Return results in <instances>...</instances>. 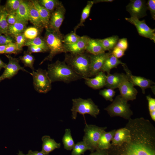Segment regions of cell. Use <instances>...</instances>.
<instances>
[{
	"label": "cell",
	"instance_id": "6da1fadb",
	"mask_svg": "<svg viewBox=\"0 0 155 155\" xmlns=\"http://www.w3.org/2000/svg\"><path fill=\"white\" fill-rule=\"evenodd\" d=\"M47 71L52 82L59 81L68 83L82 78L64 61L57 60L49 64Z\"/></svg>",
	"mask_w": 155,
	"mask_h": 155
},
{
	"label": "cell",
	"instance_id": "7a4b0ae2",
	"mask_svg": "<svg viewBox=\"0 0 155 155\" xmlns=\"http://www.w3.org/2000/svg\"><path fill=\"white\" fill-rule=\"evenodd\" d=\"M65 53L64 61L66 63L82 78H89L90 55L85 52Z\"/></svg>",
	"mask_w": 155,
	"mask_h": 155
},
{
	"label": "cell",
	"instance_id": "3957f363",
	"mask_svg": "<svg viewBox=\"0 0 155 155\" xmlns=\"http://www.w3.org/2000/svg\"><path fill=\"white\" fill-rule=\"evenodd\" d=\"M44 39L49 49V53L42 61L40 65L46 61L52 60L57 55L64 53V44L63 42V36L60 32H57L48 27L45 28Z\"/></svg>",
	"mask_w": 155,
	"mask_h": 155
},
{
	"label": "cell",
	"instance_id": "277c9868",
	"mask_svg": "<svg viewBox=\"0 0 155 155\" xmlns=\"http://www.w3.org/2000/svg\"><path fill=\"white\" fill-rule=\"evenodd\" d=\"M73 106L71 111L72 117L75 119L77 113L82 115L84 117L85 114H88L96 118L100 113V109L90 98L83 99L80 98L72 100Z\"/></svg>",
	"mask_w": 155,
	"mask_h": 155
},
{
	"label": "cell",
	"instance_id": "5b68a950",
	"mask_svg": "<svg viewBox=\"0 0 155 155\" xmlns=\"http://www.w3.org/2000/svg\"><path fill=\"white\" fill-rule=\"evenodd\" d=\"M127 102L120 95H118L104 110L111 117H119L129 120L131 118L133 112Z\"/></svg>",
	"mask_w": 155,
	"mask_h": 155
},
{
	"label": "cell",
	"instance_id": "8992f818",
	"mask_svg": "<svg viewBox=\"0 0 155 155\" xmlns=\"http://www.w3.org/2000/svg\"><path fill=\"white\" fill-rule=\"evenodd\" d=\"M106 129V127H99L95 125H88L86 123L83 141L88 147V150L91 152L96 149L100 138Z\"/></svg>",
	"mask_w": 155,
	"mask_h": 155
},
{
	"label": "cell",
	"instance_id": "52a82bcc",
	"mask_svg": "<svg viewBox=\"0 0 155 155\" xmlns=\"http://www.w3.org/2000/svg\"><path fill=\"white\" fill-rule=\"evenodd\" d=\"M30 74L32 77L34 88L37 92L46 94L51 90L52 82L47 70L39 68Z\"/></svg>",
	"mask_w": 155,
	"mask_h": 155
},
{
	"label": "cell",
	"instance_id": "ba28073f",
	"mask_svg": "<svg viewBox=\"0 0 155 155\" xmlns=\"http://www.w3.org/2000/svg\"><path fill=\"white\" fill-rule=\"evenodd\" d=\"M8 59V63L5 68L2 74L0 76V82L6 79H10L16 75L20 70L29 73L24 67L20 66L19 60L9 55L5 54Z\"/></svg>",
	"mask_w": 155,
	"mask_h": 155
},
{
	"label": "cell",
	"instance_id": "9c48e42d",
	"mask_svg": "<svg viewBox=\"0 0 155 155\" xmlns=\"http://www.w3.org/2000/svg\"><path fill=\"white\" fill-rule=\"evenodd\" d=\"M125 20L135 26L140 35L155 41V29L150 28L145 22V20H140L135 17L125 18Z\"/></svg>",
	"mask_w": 155,
	"mask_h": 155
},
{
	"label": "cell",
	"instance_id": "30bf717a",
	"mask_svg": "<svg viewBox=\"0 0 155 155\" xmlns=\"http://www.w3.org/2000/svg\"><path fill=\"white\" fill-rule=\"evenodd\" d=\"M118 88L121 97L128 101L136 99L138 93L134 85L128 79L126 74H124L122 81Z\"/></svg>",
	"mask_w": 155,
	"mask_h": 155
},
{
	"label": "cell",
	"instance_id": "8fae6325",
	"mask_svg": "<svg viewBox=\"0 0 155 155\" xmlns=\"http://www.w3.org/2000/svg\"><path fill=\"white\" fill-rule=\"evenodd\" d=\"M147 7L146 1L143 0H131L126 6V10L131 17L138 19L147 15Z\"/></svg>",
	"mask_w": 155,
	"mask_h": 155
},
{
	"label": "cell",
	"instance_id": "7c38bea8",
	"mask_svg": "<svg viewBox=\"0 0 155 155\" xmlns=\"http://www.w3.org/2000/svg\"><path fill=\"white\" fill-rule=\"evenodd\" d=\"M111 54V52H108L96 55H90L89 78L95 76L101 71L105 60Z\"/></svg>",
	"mask_w": 155,
	"mask_h": 155
},
{
	"label": "cell",
	"instance_id": "4fadbf2b",
	"mask_svg": "<svg viewBox=\"0 0 155 155\" xmlns=\"http://www.w3.org/2000/svg\"><path fill=\"white\" fill-rule=\"evenodd\" d=\"M126 73V75L128 80L135 86L140 88L143 94H145V90L152 87L154 83L151 80L145 78L133 75L125 63L122 65Z\"/></svg>",
	"mask_w": 155,
	"mask_h": 155
},
{
	"label": "cell",
	"instance_id": "5bb4252c",
	"mask_svg": "<svg viewBox=\"0 0 155 155\" xmlns=\"http://www.w3.org/2000/svg\"><path fill=\"white\" fill-rule=\"evenodd\" d=\"M66 9L62 4L51 13L48 27L60 32V28L64 18Z\"/></svg>",
	"mask_w": 155,
	"mask_h": 155
},
{
	"label": "cell",
	"instance_id": "9a60e30c",
	"mask_svg": "<svg viewBox=\"0 0 155 155\" xmlns=\"http://www.w3.org/2000/svg\"><path fill=\"white\" fill-rule=\"evenodd\" d=\"M90 38L86 36L81 37L76 42L71 44H64V53L77 54L85 52Z\"/></svg>",
	"mask_w": 155,
	"mask_h": 155
},
{
	"label": "cell",
	"instance_id": "2e32d148",
	"mask_svg": "<svg viewBox=\"0 0 155 155\" xmlns=\"http://www.w3.org/2000/svg\"><path fill=\"white\" fill-rule=\"evenodd\" d=\"M94 78H83L85 84L88 87L94 89H99L105 86L106 75L105 72L100 71Z\"/></svg>",
	"mask_w": 155,
	"mask_h": 155
},
{
	"label": "cell",
	"instance_id": "e0dca14e",
	"mask_svg": "<svg viewBox=\"0 0 155 155\" xmlns=\"http://www.w3.org/2000/svg\"><path fill=\"white\" fill-rule=\"evenodd\" d=\"M29 9V21L40 30L44 28L39 14L31 0L27 1Z\"/></svg>",
	"mask_w": 155,
	"mask_h": 155
},
{
	"label": "cell",
	"instance_id": "ac0fdd59",
	"mask_svg": "<svg viewBox=\"0 0 155 155\" xmlns=\"http://www.w3.org/2000/svg\"><path fill=\"white\" fill-rule=\"evenodd\" d=\"M116 130L114 129L108 132L104 131L100 138L96 150L108 149L111 146V143Z\"/></svg>",
	"mask_w": 155,
	"mask_h": 155
},
{
	"label": "cell",
	"instance_id": "d6986e66",
	"mask_svg": "<svg viewBox=\"0 0 155 155\" xmlns=\"http://www.w3.org/2000/svg\"><path fill=\"white\" fill-rule=\"evenodd\" d=\"M130 136L129 129L125 126L116 130L111 143V145H119L126 141Z\"/></svg>",
	"mask_w": 155,
	"mask_h": 155
},
{
	"label": "cell",
	"instance_id": "ffe728a7",
	"mask_svg": "<svg viewBox=\"0 0 155 155\" xmlns=\"http://www.w3.org/2000/svg\"><path fill=\"white\" fill-rule=\"evenodd\" d=\"M42 144L41 152L44 154H49L55 149L60 147L61 144L57 143L54 139L51 138L49 136H43L42 138Z\"/></svg>",
	"mask_w": 155,
	"mask_h": 155
},
{
	"label": "cell",
	"instance_id": "44dd1931",
	"mask_svg": "<svg viewBox=\"0 0 155 155\" xmlns=\"http://www.w3.org/2000/svg\"><path fill=\"white\" fill-rule=\"evenodd\" d=\"M31 2L37 10L44 28H47L49 25L51 13L41 5L37 0H32Z\"/></svg>",
	"mask_w": 155,
	"mask_h": 155
},
{
	"label": "cell",
	"instance_id": "7402d4cb",
	"mask_svg": "<svg viewBox=\"0 0 155 155\" xmlns=\"http://www.w3.org/2000/svg\"><path fill=\"white\" fill-rule=\"evenodd\" d=\"M123 73H115L107 74L105 86L113 89L118 88L123 76Z\"/></svg>",
	"mask_w": 155,
	"mask_h": 155
},
{
	"label": "cell",
	"instance_id": "603a6c76",
	"mask_svg": "<svg viewBox=\"0 0 155 155\" xmlns=\"http://www.w3.org/2000/svg\"><path fill=\"white\" fill-rule=\"evenodd\" d=\"M28 23L18 20L13 24L9 25L7 32V35L14 38L15 36L24 32L27 28L26 26Z\"/></svg>",
	"mask_w": 155,
	"mask_h": 155
},
{
	"label": "cell",
	"instance_id": "cb8c5ba5",
	"mask_svg": "<svg viewBox=\"0 0 155 155\" xmlns=\"http://www.w3.org/2000/svg\"><path fill=\"white\" fill-rule=\"evenodd\" d=\"M85 51L91 55H96L103 53L105 51L97 39L90 38Z\"/></svg>",
	"mask_w": 155,
	"mask_h": 155
},
{
	"label": "cell",
	"instance_id": "d4e9b609",
	"mask_svg": "<svg viewBox=\"0 0 155 155\" xmlns=\"http://www.w3.org/2000/svg\"><path fill=\"white\" fill-rule=\"evenodd\" d=\"M124 64V63L111 54L105 60L101 71L104 72H106L107 74L110 73V71L112 69L117 68L119 65H122Z\"/></svg>",
	"mask_w": 155,
	"mask_h": 155
},
{
	"label": "cell",
	"instance_id": "484cf974",
	"mask_svg": "<svg viewBox=\"0 0 155 155\" xmlns=\"http://www.w3.org/2000/svg\"><path fill=\"white\" fill-rule=\"evenodd\" d=\"M29 9L27 1L23 0L16 14L18 20L28 23L29 21Z\"/></svg>",
	"mask_w": 155,
	"mask_h": 155
},
{
	"label": "cell",
	"instance_id": "4316f807",
	"mask_svg": "<svg viewBox=\"0 0 155 155\" xmlns=\"http://www.w3.org/2000/svg\"><path fill=\"white\" fill-rule=\"evenodd\" d=\"M117 36H113L103 39H97L105 51L111 52L119 40Z\"/></svg>",
	"mask_w": 155,
	"mask_h": 155
},
{
	"label": "cell",
	"instance_id": "83f0119b",
	"mask_svg": "<svg viewBox=\"0 0 155 155\" xmlns=\"http://www.w3.org/2000/svg\"><path fill=\"white\" fill-rule=\"evenodd\" d=\"M65 149L68 150L72 149L75 144L72 137L71 131L69 129H66L62 139Z\"/></svg>",
	"mask_w": 155,
	"mask_h": 155
},
{
	"label": "cell",
	"instance_id": "f1b7e54d",
	"mask_svg": "<svg viewBox=\"0 0 155 155\" xmlns=\"http://www.w3.org/2000/svg\"><path fill=\"white\" fill-rule=\"evenodd\" d=\"M94 4L93 1L87 2L86 5L82 10L80 22L74 28V32H75L79 27L83 26L84 22L89 16L91 9Z\"/></svg>",
	"mask_w": 155,
	"mask_h": 155
},
{
	"label": "cell",
	"instance_id": "f546056e",
	"mask_svg": "<svg viewBox=\"0 0 155 155\" xmlns=\"http://www.w3.org/2000/svg\"><path fill=\"white\" fill-rule=\"evenodd\" d=\"M19 59L25 67H29L32 71H34V64L35 59L32 53L27 51H25L23 55L20 56Z\"/></svg>",
	"mask_w": 155,
	"mask_h": 155
},
{
	"label": "cell",
	"instance_id": "4dcf8cb0",
	"mask_svg": "<svg viewBox=\"0 0 155 155\" xmlns=\"http://www.w3.org/2000/svg\"><path fill=\"white\" fill-rule=\"evenodd\" d=\"M39 3L51 13L62 4L61 2L58 0H37Z\"/></svg>",
	"mask_w": 155,
	"mask_h": 155
},
{
	"label": "cell",
	"instance_id": "1f68e13d",
	"mask_svg": "<svg viewBox=\"0 0 155 155\" xmlns=\"http://www.w3.org/2000/svg\"><path fill=\"white\" fill-rule=\"evenodd\" d=\"M35 46L40 47L45 51H49V49L44 38L38 36L32 40H28L25 46Z\"/></svg>",
	"mask_w": 155,
	"mask_h": 155
},
{
	"label": "cell",
	"instance_id": "d6a6232c",
	"mask_svg": "<svg viewBox=\"0 0 155 155\" xmlns=\"http://www.w3.org/2000/svg\"><path fill=\"white\" fill-rule=\"evenodd\" d=\"M7 14L3 6L0 13V34L7 35V32L9 25L6 20Z\"/></svg>",
	"mask_w": 155,
	"mask_h": 155
},
{
	"label": "cell",
	"instance_id": "836d02e7",
	"mask_svg": "<svg viewBox=\"0 0 155 155\" xmlns=\"http://www.w3.org/2000/svg\"><path fill=\"white\" fill-rule=\"evenodd\" d=\"M23 0H7L4 7L9 13H16Z\"/></svg>",
	"mask_w": 155,
	"mask_h": 155
},
{
	"label": "cell",
	"instance_id": "e575fe53",
	"mask_svg": "<svg viewBox=\"0 0 155 155\" xmlns=\"http://www.w3.org/2000/svg\"><path fill=\"white\" fill-rule=\"evenodd\" d=\"M71 155H81L84 154L88 148L83 141L77 142L75 144L72 149Z\"/></svg>",
	"mask_w": 155,
	"mask_h": 155
},
{
	"label": "cell",
	"instance_id": "d590c367",
	"mask_svg": "<svg viewBox=\"0 0 155 155\" xmlns=\"http://www.w3.org/2000/svg\"><path fill=\"white\" fill-rule=\"evenodd\" d=\"M40 31L34 26H31L26 28L23 34L27 40H32L38 36Z\"/></svg>",
	"mask_w": 155,
	"mask_h": 155
},
{
	"label": "cell",
	"instance_id": "8d00e7d4",
	"mask_svg": "<svg viewBox=\"0 0 155 155\" xmlns=\"http://www.w3.org/2000/svg\"><path fill=\"white\" fill-rule=\"evenodd\" d=\"M81 36L77 35L75 32H71L63 36V42L65 44H71L79 40Z\"/></svg>",
	"mask_w": 155,
	"mask_h": 155
},
{
	"label": "cell",
	"instance_id": "74e56055",
	"mask_svg": "<svg viewBox=\"0 0 155 155\" xmlns=\"http://www.w3.org/2000/svg\"><path fill=\"white\" fill-rule=\"evenodd\" d=\"M115 92L114 89L108 88L100 90L99 94L103 97L106 100L112 102L113 98L115 95Z\"/></svg>",
	"mask_w": 155,
	"mask_h": 155
},
{
	"label": "cell",
	"instance_id": "f35d334b",
	"mask_svg": "<svg viewBox=\"0 0 155 155\" xmlns=\"http://www.w3.org/2000/svg\"><path fill=\"white\" fill-rule=\"evenodd\" d=\"M14 38L18 48L21 51L28 40L26 38L23 33L15 36Z\"/></svg>",
	"mask_w": 155,
	"mask_h": 155
},
{
	"label": "cell",
	"instance_id": "ab89813d",
	"mask_svg": "<svg viewBox=\"0 0 155 155\" xmlns=\"http://www.w3.org/2000/svg\"><path fill=\"white\" fill-rule=\"evenodd\" d=\"M20 51L18 48L15 42L9 44L3 54H18Z\"/></svg>",
	"mask_w": 155,
	"mask_h": 155
},
{
	"label": "cell",
	"instance_id": "60d3db41",
	"mask_svg": "<svg viewBox=\"0 0 155 155\" xmlns=\"http://www.w3.org/2000/svg\"><path fill=\"white\" fill-rule=\"evenodd\" d=\"M14 38L8 35L0 34V45H5L15 42Z\"/></svg>",
	"mask_w": 155,
	"mask_h": 155
},
{
	"label": "cell",
	"instance_id": "b9f144b4",
	"mask_svg": "<svg viewBox=\"0 0 155 155\" xmlns=\"http://www.w3.org/2000/svg\"><path fill=\"white\" fill-rule=\"evenodd\" d=\"M115 46L125 51L127 50L128 46L127 38H123L119 39Z\"/></svg>",
	"mask_w": 155,
	"mask_h": 155
},
{
	"label": "cell",
	"instance_id": "7bdbcfd3",
	"mask_svg": "<svg viewBox=\"0 0 155 155\" xmlns=\"http://www.w3.org/2000/svg\"><path fill=\"white\" fill-rule=\"evenodd\" d=\"M147 9L150 11L152 17L155 20V0H148L146 3Z\"/></svg>",
	"mask_w": 155,
	"mask_h": 155
},
{
	"label": "cell",
	"instance_id": "ee69618b",
	"mask_svg": "<svg viewBox=\"0 0 155 155\" xmlns=\"http://www.w3.org/2000/svg\"><path fill=\"white\" fill-rule=\"evenodd\" d=\"M146 98L148 102L149 112L155 111V99L152 97L150 95L147 96Z\"/></svg>",
	"mask_w": 155,
	"mask_h": 155
},
{
	"label": "cell",
	"instance_id": "f6af8a7d",
	"mask_svg": "<svg viewBox=\"0 0 155 155\" xmlns=\"http://www.w3.org/2000/svg\"><path fill=\"white\" fill-rule=\"evenodd\" d=\"M112 55L117 58H119L122 57L125 55V51L115 46L112 51Z\"/></svg>",
	"mask_w": 155,
	"mask_h": 155
},
{
	"label": "cell",
	"instance_id": "bcb514c9",
	"mask_svg": "<svg viewBox=\"0 0 155 155\" xmlns=\"http://www.w3.org/2000/svg\"><path fill=\"white\" fill-rule=\"evenodd\" d=\"M6 20L9 25L13 24L18 20L16 13H8L6 17Z\"/></svg>",
	"mask_w": 155,
	"mask_h": 155
},
{
	"label": "cell",
	"instance_id": "7dc6e473",
	"mask_svg": "<svg viewBox=\"0 0 155 155\" xmlns=\"http://www.w3.org/2000/svg\"><path fill=\"white\" fill-rule=\"evenodd\" d=\"M27 51L32 53H44L46 52L42 49L35 46L30 45L28 46Z\"/></svg>",
	"mask_w": 155,
	"mask_h": 155
},
{
	"label": "cell",
	"instance_id": "c3c4849f",
	"mask_svg": "<svg viewBox=\"0 0 155 155\" xmlns=\"http://www.w3.org/2000/svg\"><path fill=\"white\" fill-rule=\"evenodd\" d=\"M89 155H108L106 150H96Z\"/></svg>",
	"mask_w": 155,
	"mask_h": 155
},
{
	"label": "cell",
	"instance_id": "681fc988",
	"mask_svg": "<svg viewBox=\"0 0 155 155\" xmlns=\"http://www.w3.org/2000/svg\"><path fill=\"white\" fill-rule=\"evenodd\" d=\"M26 155H49V154H46L41 152L37 151H32L31 150H29Z\"/></svg>",
	"mask_w": 155,
	"mask_h": 155
},
{
	"label": "cell",
	"instance_id": "f907efd6",
	"mask_svg": "<svg viewBox=\"0 0 155 155\" xmlns=\"http://www.w3.org/2000/svg\"><path fill=\"white\" fill-rule=\"evenodd\" d=\"M8 44L0 45V54H3L6 49Z\"/></svg>",
	"mask_w": 155,
	"mask_h": 155
},
{
	"label": "cell",
	"instance_id": "816d5d0a",
	"mask_svg": "<svg viewBox=\"0 0 155 155\" xmlns=\"http://www.w3.org/2000/svg\"><path fill=\"white\" fill-rule=\"evenodd\" d=\"M114 0H93L94 3H96L100 2H113Z\"/></svg>",
	"mask_w": 155,
	"mask_h": 155
},
{
	"label": "cell",
	"instance_id": "f5cc1de1",
	"mask_svg": "<svg viewBox=\"0 0 155 155\" xmlns=\"http://www.w3.org/2000/svg\"><path fill=\"white\" fill-rule=\"evenodd\" d=\"M7 64L3 62L0 59V70L3 68H5Z\"/></svg>",
	"mask_w": 155,
	"mask_h": 155
},
{
	"label": "cell",
	"instance_id": "db71d44e",
	"mask_svg": "<svg viewBox=\"0 0 155 155\" xmlns=\"http://www.w3.org/2000/svg\"><path fill=\"white\" fill-rule=\"evenodd\" d=\"M149 113L151 119L155 121V111L150 112Z\"/></svg>",
	"mask_w": 155,
	"mask_h": 155
},
{
	"label": "cell",
	"instance_id": "11a10c76",
	"mask_svg": "<svg viewBox=\"0 0 155 155\" xmlns=\"http://www.w3.org/2000/svg\"><path fill=\"white\" fill-rule=\"evenodd\" d=\"M18 155H26L24 154L22 151L19 150L18 153Z\"/></svg>",
	"mask_w": 155,
	"mask_h": 155
},
{
	"label": "cell",
	"instance_id": "9f6ffc18",
	"mask_svg": "<svg viewBox=\"0 0 155 155\" xmlns=\"http://www.w3.org/2000/svg\"><path fill=\"white\" fill-rule=\"evenodd\" d=\"M3 6H1L0 5V13L2 10V9H3Z\"/></svg>",
	"mask_w": 155,
	"mask_h": 155
}]
</instances>
